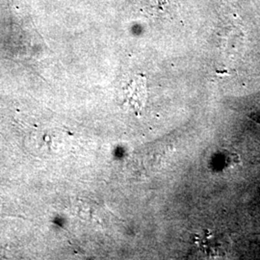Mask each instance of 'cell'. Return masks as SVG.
<instances>
[{
    "label": "cell",
    "mask_w": 260,
    "mask_h": 260,
    "mask_svg": "<svg viewBox=\"0 0 260 260\" xmlns=\"http://www.w3.org/2000/svg\"><path fill=\"white\" fill-rule=\"evenodd\" d=\"M193 243L197 251L208 257L223 256L229 249L225 236L208 231L195 236Z\"/></svg>",
    "instance_id": "cell-1"
},
{
    "label": "cell",
    "mask_w": 260,
    "mask_h": 260,
    "mask_svg": "<svg viewBox=\"0 0 260 260\" xmlns=\"http://www.w3.org/2000/svg\"><path fill=\"white\" fill-rule=\"evenodd\" d=\"M148 100V89L146 86V79L138 76L127 86L124 91V103L133 113L139 116L143 111Z\"/></svg>",
    "instance_id": "cell-2"
},
{
    "label": "cell",
    "mask_w": 260,
    "mask_h": 260,
    "mask_svg": "<svg viewBox=\"0 0 260 260\" xmlns=\"http://www.w3.org/2000/svg\"><path fill=\"white\" fill-rule=\"evenodd\" d=\"M168 149L163 146H154L153 148H149L142 152L141 163L147 169H156L160 166V163L163 161L164 153Z\"/></svg>",
    "instance_id": "cell-3"
}]
</instances>
